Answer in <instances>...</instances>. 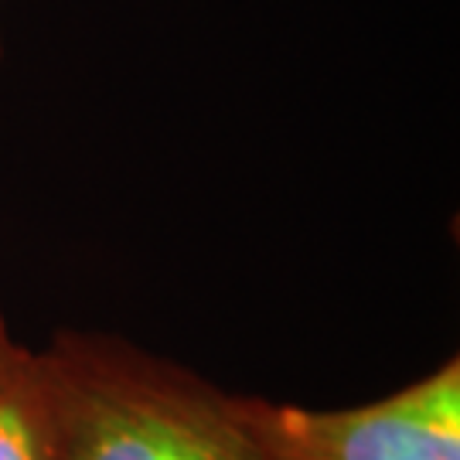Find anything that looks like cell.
I'll use <instances>...</instances> for the list:
<instances>
[{
	"label": "cell",
	"mask_w": 460,
	"mask_h": 460,
	"mask_svg": "<svg viewBox=\"0 0 460 460\" xmlns=\"http://www.w3.org/2000/svg\"><path fill=\"white\" fill-rule=\"evenodd\" d=\"M260 460H460V362L355 410L229 395Z\"/></svg>",
	"instance_id": "7a4b0ae2"
},
{
	"label": "cell",
	"mask_w": 460,
	"mask_h": 460,
	"mask_svg": "<svg viewBox=\"0 0 460 460\" xmlns=\"http://www.w3.org/2000/svg\"><path fill=\"white\" fill-rule=\"evenodd\" d=\"M58 460H260L229 393L106 338L62 334L41 355Z\"/></svg>",
	"instance_id": "6da1fadb"
},
{
	"label": "cell",
	"mask_w": 460,
	"mask_h": 460,
	"mask_svg": "<svg viewBox=\"0 0 460 460\" xmlns=\"http://www.w3.org/2000/svg\"><path fill=\"white\" fill-rule=\"evenodd\" d=\"M0 460H58L49 376L28 348L0 368Z\"/></svg>",
	"instance_id": "3957f363"
},
{
	"label": "cell",
	"mask_w": 460,
	"mask_h": 460,
	"mask_svg": "<svg viewBox=\"0 0 460 460\" xmlns=\"http://www.w3.org/2000/svg\"><path fill=\"white\" fill-rule=\"evenodd\" d=\"M17 348H21V345H14V341H11V334H7V328H4V321H0V368H4V365H7L11 358H14Z\"/></svg>",
	"instance_id": "277c9868"
}]
</instances>
